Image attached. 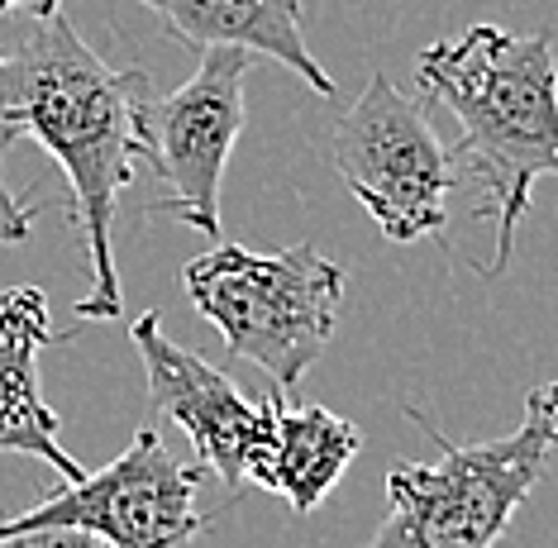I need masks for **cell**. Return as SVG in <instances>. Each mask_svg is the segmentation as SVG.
Returning a JSON list of instances; mask_svg holds the SVG:
<instances>
[{
    "instance_id": "cell-1",
    "label": "cell",
    "mask_w": 558,
    "mask_h": 548,
    "mask_svg": "<svg viewBox=\"0 0 558 548\" xmlns=\"http://www.w3.org/2000/svg\"><path fill=\"white\" fill-rule=\"evenodd\" d=\"M148 100V72L110 68L68 20H34L0 38V120L53 153L72 186V224L92 263V296L77 301V320H116L124 310L110 229L120 191L144 162L138 110Z\"/></svg>"
},
{
    "instance_id": "cell-2",
    "label": "cell",
    "mask_w": 558,
    "mask_h": 548,
    "mask_svg": "<svg viewBox=\"0 0 558 548\" xmlns=\"http://www.w3.org/2000/svg\"><path fill=\"white\" fill-rule=\"evenodd\" d=\"M429 100L459 120L449 148L459 176L482 186V220H497V258L487 277L511 263L515 229L530 210L535 182L558 176V62L549 34H511L501 24H473L459 38H439L415 58Z\"/></svg>"
},
{
    "instance_id": "cell-3",
    "label": "cell",
    "mask_w": 558,
    "mask_h": 548,
    "mask_svg": "<svg viewBox=\"0 0 558 548\" xmlns=\"http://www.w3.org/2000/svg\"><path fill=\"white\" fill-rule=\"evenodd\" d=\"M405 419L439 443V458L391 463L387 515L363 548H492L558 449V381L530 391L520 429L501 439L453 443L415 405H405Z\"/></svg>"
},
{
    "instance_id": "cell-4",
    "label": "cell",
    "mask_w": 558,
    "mask_h": 548,
    "mask_svg": "<svg viewBox=\"0 0 558 548\" xmlns=\"http://www.w3.org/2000/svg\"><path fill=\"white\" fill-rule=\"evenodd\" d=\"M344 267L315 244L277 253L248 244H215L182 267V291L220 329L234 358L272 377L277 391H296L335 339L344 305Z\"/></svg>"
},
{
    "instance_id": "cell-5",
    "label": "cell",
    "mask_w": 558,
    "mask_h": 548,
    "mask_svg": "<svg viewBox=\"0 0 558 548\" xmlns=\"http://www.w3.org/2000/svg\"><path fill=\"white\" fill-rule=\"evenodd\" d=\"M335 168L349 196L373 215L391 244L444 234L449 196L459 191V168L429 130L425 110L387 72H373L363 96L335 124Z\"/></svg>"
},
{
    "instance_id": "cell-6",
    "label": "cell",
    "mask_w": 558,
    "mask_h": 548,
    "mask_svg": "<svg viewBox=\"0 0 558 548\" xmlns=\"http://www.w3.org/2000/svg\"><path fill=\"white\" fill-rule=\"evenodd\" d=\"M253 62L258 58L239 48H210L192 82L138 110L144 162L162 182V196L148 210L206 239H220V182L244 134V82Z\"/></svg>"
},
{
    "instance_id": "cell-7",
    "label": "cell",
    "mask_w": 558,
    "mask_h": 548,
    "mask_svg": "<svg viewBox=\"0 0 558 548\" xmlns=\"http://www.w3.org/2000/svg\"><path fill=\"white\" fill-rule=\"evenodd\" d=\"M201 467H182L158 439V429L138 425L130 449L100 473L53 491L34 511L0 520V539L24 529H82L110 548H192L210 525L196 506Z\"/></svg>"
},
{
    "instance_id": "cell-8",
    "label": "cell",
    "mask_w": 558,
    "mask_h": 548,
    "mask_svg": "<svg viewBox=\"0 0 558 548\" xmlns=\"http://www.w3.org/2000/svg\"><path fill=\"white\" fill-rule=\"evenodd\" d=\"M130 334L138 358H144L148 397L192 439L201 473H210L230 496L258 487L277 435V391L268 401L239 391L215 363L162 334L158 310L138 315Z\"/></svg>"
},
{
    "instance_id": "cell-9",
    "label": "cell",
    "mask_w": 558,
    "mask_h": 548,
    "mask_svg": "<svg viewBox=\"0 0 558 548\" xmlns=\"http://www.w3.org/2000/svg\"><path fill=\"white\" fill-rule=\"evenodd\" d=\"M58 343H68V334L48 320V296L39 287H15L0 296V453L44 458L72 487L86 477V467L62 449V419L39 387V353Z\"/></svg>"
},
{
    "instance_id": "cell-10",
    "label": "cell",
    "mask_w": 558,
    "mask_h": 548,
    "mask_svg": "<svg viewBox=\"0 0 558 548\" xmlns=\"http://www.w3.org/2000/svg\"><path fill=\"white\" fill-rule=\"evenodd\" d=\"M177 44L210 53L239 48L248 58H272L296 72L311 92L335 96V76L311 58L301 29V0H144Z\"/></svg>"
},
{
    "instance_id": "cell-11",
    "label": "cell",
    "mask_w": 558,
    "mask_h": 548,
    "mask_svg": "<svg viewBox=\"0 0 558 548\" xmlns=\"http://www.w3.org/2000/svg\"><path fill=\"white\" fill-rule=\"evenodd\" d=\"M359 425L315 401L277 397V435L263 467V491H277L296 515H315V506L339 487L344 467L359 458Z\"/></svg>"
},
{
    "instance_id": "cell-12",
    "label": "cell",
    "mask_w": 558,
    "mask_h": 548,
    "mask_svg": "<svg viewBox=\"0 0 558 548\" xmlns=\"http://www.w3.org/2000/svg\"><path fill=\"white\" fill-rule=\"evenodd\" d=\"M15 138L20 134L0 120V244H24V239L34 234L29 200H24L20 191H10V182H5V158H10V148H15Z\"/></svg>"
},
{
    "instance_id": "cell-13",
    "label": "cell",
    "mask_w": 558,
    "mask_h": 548,
    "mask_svg": "<svg viewBox=\"0 0 558 548\" xmlns=\"http://www.w3.org/2000/svg\"><path fill=\"white\" fill-rule=\"evenodd\" d=\"M0 548H110V544H100L82 529H24V534H5Z\"/></svg>"
},
{
    "instance_id": "cell-14",
    "label": "cell",
    "mask_w": 558,
    "mask_h": 548,
    "mask_svg": "<svg viewBox=\"0 0 558 548\" xmlns=\"http://www.w3.org/2000/svg\"><path fill=\"white\" fill-rule=\"evenodd\" d=\"M15 10H29L34 20H62V0H0V20Z\"/></svg>"
}]
</instances>
